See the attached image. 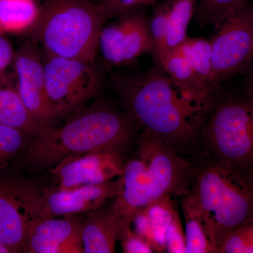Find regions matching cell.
<instances>
[{"instance_id": "cell-29", "label": "cell", "mask_w": 253, "mask_h": 253, "mask_svg": "<svg viewBox=\"0 0 253 253\" xmlns=\"http://www.w3.org/2000/svg\"><path fill=\"white\" fill-rule=\"evenodd\" d=\"M156 0H100V3L107 11L109 18L118 17L143 6L154 5Z\"/></svg>"}, {"instance_id": "cell-28", "label": "cell", "mask_w": 253, "mask_h": 253, "mask_svg": "<svg viewBox=\"0 0 253 253\" xmlns=\"http://www.w3.org/2000/svg\"><path fill=\"white\" fill-rule=\"evenodd\" d=\"M166 252L186 253L185 233L183 229L178 208H176L166 231Z\"/></svg>"}, {"instance_id": "cell-25", "label": "cell", "mask_w": 253, "mask_h": 253, "mask_svg": "<svg viewBox=\"0 0 253 253\" xmlns=\"http://www.w3.org/2000/svg\"><path fill=\"white\" fill-rule=\"evenodd\" d=\"M217 253H253V216L226 236Z\"/></svg>"}, {"instance_id": "cell-11", "label": "cell", "mask_w": 253, "mask_h": 253, "mask_svg": "<svg viewBox=\"0 0 253 253\" xmlns=\"http://www.w3.org/2000/svg\"><path fill=\"white\" fill-rule=\"evenodd\" d=\"M15 87L32 116L42 126H54L56 116L46 93L43 56L36 40L23 43L15 52Z\"/></svg>"}, {"instance_id": "cell-24", "label": "cell", "mask_w": 253, "mask_h": 253, "mask_svg": "<svg viewBox=\"0 0 253 253\" xmlns=\"http://www.w3.org/2000/svg\"><path fill=\"white\" fill-rule=\"evenodd\" d=\"M185 218L186 253H214L204 224L199 217L183 212Z\"/></svg>"}, {"instance_id": "cell-9", "label": "cell", "mask_w": 253, "mask_h": 253, "mask_svg": "<svg viewBox=\"0 0 253 253\" xmlns=\"http://www.w3.org/2000/svg\"><path fill=\"white\" fill-rule=\"evenodd\" d=\"M210 40L213 73L218 85L249 66L253 56V4L221 22Z\"/></svg>"}, {"instance_id": "cell-10", "label": "cell", "mask_w": 253, "mask_h": 253, "mask_svg": "<svg viewBox=\"0 0 253 253\" xmlns=\"http://www.w3.org/2000/svg\"><path fill=\"white\" fill-rule=\"evenodd\" d=\"M153 51L149 18L141 9L118 16L117 21L104 26L100 33L98 51L111 66L130 64Z\"/></svg>"}, {"instance_id": "cell-16", "label": "cell", "mask_w": 253, "mask_h": 253, "mask_svg": "<svg viewBox=\"0 0 253 253\" xmlns=\"http://www.w3.org/2000/svg\"><path fill=\"white\" fill-rule=\"evenodd\" d=\"M99 209L86 213L82 224V243L84 253L115 252L123 221L113 212Z\"/></svg>"}, {"instance_id": "cell-12", "label": "cell", "mask_w": 253, "mask_h": 253, "mask_svg": "<svg viewBox=\"0 0 253 253\" xmlns=\"http://www.w3.org/2000/svg\"><path fill=\"white\" fill-rule=\"evenodd\" d=\"M125 163L119 151H99L68 156L50 172L55 188L71 189L103 184L120 177Z\"/></svg>"}, {"instance_id": "cell-2", "label": "cell", "mask_w": 253, "mask_h": 253, "mask_svg": "<svg viewBox=\"0 0 253 253\" xmlns=\"http://www.w3.org/2000/svg\"><path fill=\"white\" fill-rule=\"evenodd\" d=\"M83 108L62 126H42L29 137L23 154L25 167L41 172L68 156L119 151L129 142L132 128L127 118L103 105Z\"/></svg>"}, {"instance_id": "cell-4", "label": "cell", "mask_w": 253, "mask_h": 253, "mask_svg": "<svg viewBox=\"0 0 253 253\" xmlns=\"http://www.w3.org/2000/svg\"><path fill=\"white\" fill-rule=\"evenodd\" d=\"M181 208L199 218L217 253L226 236L253 216V174L216 161L198 174Z\"/></svg>"}, {"instance_id": "cell-5", "label": "cell", "mask_w": 253, "mask_h": 253, "mask_svg": "<svg viewBox=\"0 0 253 253\" xmlns=\"http://www.w3.org/2000/svg\"><path fill=\"white\" fill-rule=\"evenodd\" d=\"M109 19L97 1L45 0L32 31L46 54L95 63L100 33Z\"/></svg>"}, {"instance_id": "cell-18", "label": "cell", "mask_w": 253, "mask_h": 253, "mask_svg": "<svg viewBox=\"0 0 253 253\" xmlns=\"http://www.w3.org/2000/svg\"><path fill=\"white\" fill-rule=\"evenodd\" d=\"M41 13L36 0H0V33L21 34L33 31Z\"/></svg>"}, {"instance_id": "cell-20", "label": "cell", "mask_w": 253, "mask_h": 253, "mask_svg": "<svg viewBox=\"0 0 253 253\" xmlns=\"http://www.w3.org/2000/svg\"><path fill=\"white\" fill-rule=\"evenodd\" d=\"M176 47L189 59L200 81L214 91L218 84L213 73L211 41L202 38H188Z\"/></svg>"}, {"instance_id": "cell-22", "label": "cell", "mask_w": 253, "mask_h": 253, "mask_svg": "<svg viewBox=\"0 0 253 253\" xmlns=\"http://www.w3.org/2000/svg\"><path fill=\"white\" fill-rule=\"evenodd\" d=\"M253 0H199L194 18L201 26L214 28L236 11L251 4Z\"/></svg>"}, {"instance_id": "cell-7", "label": "cell", "mask_w": 253, "mask_h": 253, "mask_svg": "<svg viewBox=\"0 0 253 253\" xmlns=\"http://www.w3.org/2000/svg\"><path fill=\"white\" fill-rule=\"evenodd\" d=\"M42 56L46 93L56 118L72 114L97 95L102 80L95 63Z\"/></svg>"}, {"instance_id": "cell-21", "label": "cell", "mask_w": 253, "mask_h": 253, "mask_svg": "<svg viewBox=\"0 0 253 253\" xmlns=\"http://www.w3.org/2000/svg\"><path fill=\"white\" fill-rule=\"evenodd\" d=\"M198 1L199 0H170L167 51L179 45L189 38L188 27L190 21L194 17Z\"/></svg>"}, {"instance_id": "cell-14", "label": "cell", "mask_w": 253, "mask_h": 253, "mask_svg": "<svg viewBox=\"0 0 253 253\" xmlns=\"http://www.w3.org/2000/svg\"><path fill=\"white\" fill-rule=\"evenodd\" d=\"M120 190L119 177L103 184L71 188H51L42 191L45 217L86 214L114 199Z\"/></svg>"}, {"instance_id": "cell-30", "label": "cell", "mask_w": 253, "mask_h": 253, "mask_svg": "<svg viewBox=\"0 0 253 253\" xmlns=\"http://www.w3.org/2000/svg\"><path fill=\"white\" fill-rule=\"evenodd\" d=\"M6 35L0 33V83L7 68L13 63L15 52Z\"/></svg>"}, {"instance_id": "cell-6", "label": "cell", "mask_w": 253, "mask_h": 253, "mask_svg": "<svg viewBox=\"0 0 253 253\" xmlns=\"http://www.w3.org/2000/svg\"><path fill=\"white\" fill-rule=\"evenodd\" d=\"M203 135L217 161L253 174V93L246 90L218 105Z\"/></svg>"}, {"instance_id": "cell-23", "label": "cell", "mask_w": 253, "mask_h": 253, "mask_svg": "<svg viewBox=\"0 0 253 253\" xmlns=\"http://www.w3.org/2000/svg\"><path fill=\"white\" fill-rule=\"evenodd\" d=\"M170 0L158 4L149 18V29L156 60L162 57L167 51L168 21H169Z\"/></svg>"}, {"instance_id": "cell-1", "label": "cell", "mask_w": 253, "mask_h": 253, "mask_svg": "<svg viewBox=\"0 0 253 253\" xmlns=\"http://www.w3.org/2000/svg\"><path fill=\"white\" fill-rule=\"evenodd\" d=\"M116 82L131 117L172 148L194 139L214 102L213 95L184 87L161 66Z\"/></svg>"}, {"instance_id": "cell-17", "label": "cell", "mask_w": 253, "mask_h": 253, "mask_svg": "<svg viewBox=\"0 0 253 253\" xmlns=\"http://www.w3.org/2000/svg\"><path fill=\"white\" fill-rule=\"evenodd\" d=\"M0 125L11 126L36 136L42 126L32 116L16 87L0 83Z\"/></svg>"}, {"instance_id": "cell-15", "label": "cell", "mask_w": 253, "mask_h": 253, "mask_svg": "<svg viewBox=\"0 0 253 253\" xmlns=\"http://www.w3.org/2000/svg\"><path fill=\"white\" fill-rule=\"evenodd\" d=\"M176 208L172 196H163L140 210L131 219L134 231L146 239L156 253L166 252V231Z\"/></svg>"}, {"instance_id": "cell-26", "label": "cell", "mask_w": 253, "mask_h": 253, "mask_svg": "<svg viewBox=\"0 0 253 253\" xmlns=\"http://www.w3.org/2000/svg\"><path fill=\"white\" fill-rule=\"evenodd\" d=\"M29 137L19 129L0 125V168L26 148Z\"/></svg>"}, {"instance_id": "cell-27", "label": "cell", "mask_w": 253, "mask_h": 253, "mask_svg": "<svg viewBox=\"0 0 253 253\" xmlns=\"http://www.w3.org/2000/svg\"><path fill=\"white\" fill-rule=\"evenodd\" d=\"M119 240L123 253H156L154 248L146 239L131 229L130 223H123Z\"/></svg>"}, {"instance_id": "cell-13", "label": "cell", "mask_w": 253, "mask_h": 253, "mask_svg": "<svg viewBox=\"0 0 253 253\" xmlns=\"http://www.w3.org/2000/svg\"><path fill=\"white\" fill-rule=\"evenodd\" d=\"M81 214L41 217L32 224L25 253H84Z\"/></svg>"}, {"instance_id": "cell-8", "label": "cell", "mask_w": 253, "mask_h": 253, "mask_svg": "<svg viewBox=\"0 0 253 253\" xmlns=\"http://www.w3.org/2000/svg\"><path fill=\"white\" fill-rule=\"evenodd\" d=\"M42 191L33 183L0 179V244L10 253H25L28 232L44 216Z\"/></svg>"}, {"instance_id": "cell-31", "label": "cell", "mask_w": 253, "mask_h": 253, "mask_svg": "<svg viewBox=\"0 0 253 253\" xmlns=\"http://www.w3.org/2000/svg\"><path fill=\"white\" fill-rule=\"evenodd\" d=\"M249 73L247 80V88L246 90L253 93V56L249 64Z\"/></svg>"}, {"instance_id": "cell-3", "label": "cell", "mask_w": 253, "mask_h": 253, "mask_svg": "<svg viewBox=\"0 0 253 253\" xmlns=\"http://www.w3.org/2000/svg\"><path fill=\"white\" fill-rule=\"evenodd\" d=\"M189 163L159 136L144 129L136 156L125 163L120 190L112 210L123 222L163 196L184 197L189 193Z\"/></svg>"}, {"instance_id": "cell-32", "label": "cell", "mask_w": 253, "mask_h": 253, "mask_svg": "<svg viewBox=\"0 0 253 253\" xmlns=\"http://www.w3.org/2000/svg\"><path fill=\"white\" fill-rule=\"evenodd\" d=\"M0 253H10L9 250L0 244Z\"/></svg>"}, {"instance_id": "cell-19", "label": "cell", "mask_w": 253, "mask_h": 253, "mask_svg": "<svg viewBox=\"0 0 253 253\" xmlns=\"http://www.w3.org/2000/svg\"><path fill=\"white\" fill-rule=\"evenodd\" d=\"M157 61L163 71L181 85L199 94L213 95L214 91L200 81L189 59L177 47L168 50Z\"/></svg>"}]
</instances>
